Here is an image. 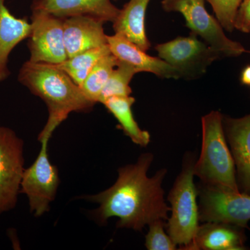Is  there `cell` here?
Masks as SVG:
<instances>
[{
	"label": "cell",
	"mask_w": 250,
	"mask_h": 250,
	"mask_svg": "<svg viewBox=\"0 0 250 250\" xmlns=\"http://www.w3.org/2000/svg\"><path fill=\"white\" fill-rule=\"evenodd\" d=\"M118 62L119 61L113 54L105 56L95 64L81 85L85 96L95 104L98 103L102 90Z\"/></svg>",
	"instance_id": "obj_20"
},
{
	"label": "cell",
	"mask_w": 250,
	"mask_h": 250,
	"mask_svg": "<svg viewBox=\"0 0 250 250\" xmlns=\"http://www.w3.org/2000/svg\"><path fill=\"white\" fill-rule=\"evenodd\" d=\"M161 6L166 12L182 14L191 32L200 36L221 58L238 57L248 52L240 42L225 35L218 20L206 9L205 0H162Z\"/></svg>",
	"instance_id": "obj_5"
},
{
	"label": "cell",
	"mask_w": 250,
	"mask_h": 250,
	"mask_svg": "<svg viewBox=\"0 0 250 250\" xmlns=\"http://www.w3.org/2000/svg\"><path fill=\"white\" fill-rule=\"evenodd\" d=\"M107 42L111 53L120 62L131 65L137 73L150 72L160 78L179 80L178 72L165 61L149 55L123 36L107 35Z\"/></svg>",
	"instance_id": "obj_14"
},
{
	"label": "cell",
	"mask_w": 250,
	"mask_h": 250,
	"mask_svg": "<svg viewBox=\"0 0 250 250\" xmlns=\"http://www.w3.org/2000/svg\"><path fill=\"white\" fill-rule=\"evenodd\" d=\"M29 61L57 65L67 59L64 42V19L45 11L31 10Z\"/></svg>",
	"instance_id": "obj_10"
},
{
	"label": "cell",
	"mask_w": 250,
	"mask_h": 250,
	"mask_svg": "<svg viewBox=\"0 0 250 250\" xmlns=\"http://www.w3.org/2000/svg\"><path fill=\"white\" fill-rule=\"evenodd\" d=\"M134 97H113L103 104L114 116L123 133L137 146L145 147L150 143L151 136L147 131L141 129L135 120L132 106Z\"/></svg>",
	"instance_id": "obj_18"
},
{
	"label": "cell",
	"mask_w": 250,
	"mask_h": 250,
	"mask_svg": "<svg viewBox=\"0 0 250 250\" xmlns=\"http://www.w3.org/2000/svg\"><path fill=\"white\" fill-rule=\"evenodd\" d=\"M24 170V141L0 123V215L16 208Z\"/></svg>",
	"instance_id": "obj_9"
},
{
	"label": "cell",
	"mask_w": 250,
	"mask_h": 250,
	"mask_svg": "<svg viewBox=\"0 0 250 250\" xmlns=\"http://www.w3.org/2000/svg\"><path fill=\"white\" fill-rule=\"evenodd\" d=\"M240 80L242 84L250 86V65H248L242 70Z\"/></svg>",
	"instance_id": "obj_25"
},
{
	"label": "cell",
	"mask_w": 250,
	"mask_h": 250,
	"mask_svg": "<svg viewBox=\"0 0 250 250\" xmlns=\"http://www.w3.org/2000/svg\"><path fill=\"white\" fill-rule=\"evenodd\" d=\"M201 154L193 167L202 183L240 191L236 167L223 127V115L213 111L202 118ZM241 192V191H240Z\"/></svg>",
	"instance_id": "obj_3"
},
{
	"label": "cell",
	"mask_w": 250,
	"mask_h": 250,
	"mask_svg": "<svg viewBox=\"0 0 250 250\" xmlns=\"http://www.w3.org/2000/svg\"><path fill=\"white\" fill-rule=\"evenodd\" d=\"M154 159L151 153L141 154L136 163L118 170L116 182L111 187L82 198L98 205L92 212L99 225H106L108 219L116 217L118 228L141 231L154 220H166L170 207L164 200L162 182L167 170L161 169L148 177V169Z\"/></svg>",
	"instance_id": "obj_1"
},
{
	"label": "cell",
	"mask_w": 250,
	"mask_h": 250,
	"mask_svg": "<svg viewBox=\"0 0 250 250\" xmlns=\"http://www.w3.org/2000/svg\"><path fill=\"white\" fill-rule=\"evenodd\" d=\"M104 22L91 16H72L64 19V42L67 58L89 49L107 45Z\"/></svg>",
	"instance_id": "obj_12"
},
{
	"label": "cell",
	"mask_w": 250,
	"mask_h": 250,
	"mask_svg": "<svg viewBox=\"0 0 250 250\" xmlns=\"http://www.w3.org/2000/svg\"><path fill=\"white\" fill-rule=\"evenodd\" d=\"M109 54H111V52L107 44L85 51L71 58H67L63 62L55 65L81 86L95 64Z\"/></svg>",
	"instance_id": "obj_19"
},
{
	"label": "cell",
	"mask_w": 250,
	"mask_h": 250,
	"mask_svg": "<svg viewBox=\"0 0 250 250\" xmlns=\"http://www.w3.org/2000/svg\"><path fill=\"white\" fill-rule=\"evenodd\" d=\"M193 156L184 159L183 169L179 174L167 197L171 216L166 229L172 241L185 250L191 243L200 226V212L197 202V188L194 183Z\"/></svg>",
	"instance_id": "obj_4"
},
{
	"label": "cell",
	"mask_w": 250,
	"mask_h": 250,
	"mask_svg": "<svg viewBox=\"0 0 250 250\" xmlns=\"http://www.w3.org/2000/svg\"><path fill=\"white\" fill-rule=\"evenodd\" d=\"M18 81L40 98L48 109L47 123L38 138L52 137L70 113H88L95 105L81 87L55 65L28 60L20 69Z\"/></svg>",
	"instance_id": "obj_2"
},
{
	"label": "cell",
	"mask_w": 250,
	"mask_h": 250,
	"mask_svg": "<svg viewBox=\"0 0 250 250\" xmlns=\"http://www.w3.org/2000/svg\"><path fill=\"white\" fill-rule=\"evenodd\" d=\"M214 11L215 17L224 30H234V21L237 11L243 0H206Z\"/></svg>",
	"instance_id": "obj_23"
},
{
	"label": "cell",
	"mask_w": 250,
	"mask_h": 250,
	"mask_svg": "<svg viewBox=\"0 0 250 250\" xmlns=\"http://www.w3.org/2000/svg\"><path fill=\"white\" fill-rule=\"evenodd\" d=\"M136 74L137 72L131 65L119 61L102 90L98 103L103 104L113 97L130 96L132 90L129 83Z\"/></svg>",
	"instance_id": "obj_21"
},
{
	"label": "cell",
	"mask_w": 250,
	"mask_h": 250,
	"mask_svg": "<svg viewBox=\"0 0 250 250\" xmlns=\"http://www.w3.org/2000/svg\"><path fill=\"white\" fill-rule=\"evenodd\" d=\"M200 221L222 222L246 228L250 220V195L199 184Z\"/></svg>",
	"instance_id": "obj_8"
},
{
	"label": "cell",
	"mask_w": 250,
	"mask_h": 250,
	"mask_svg": "<svg viewBox=\"0 0 250 250\" xmlns=\"http://www.w3.org/2000/svg\"><path fill=\"white\" fill-rule=\"evenodd\" d=\"M246 228L222 222H208L197 228L185 250H245Z\"/></svg>",
	"instance_id": "obj_15"
},
{
	"label": "cell",
	"mask_w": 250,
	"mask_h": 250,
	"mask_svg": "<svg viewBox=\"0 0 250 250\" xmlns=\"http://www.w3.org/2000/svg\"><path fill=\"white\" fill-rule=\"evenodd\" d=\"M234 29L250 33V0L242 1L235 18Z\"/></svg>",
	"instance_id": "obj_24"
},
{
	"label": "cell",
	"mask_w": 250,
	"mask_h": 250,
	"mask_svg": "<svg viewBox=\"0 0 250 250\" xmlns=\"http://www.w3.org/2000/svg\"><path fill=\"white\" fill-rule=\"evenodd\" d=\"M31 32L27 18L16 17L6 7V0H0V83L11 75L8 63L13 49L29 39Z\"/></svg>",
	"instance_id": "obj_16"
},
{
	"label": "cell",
	"mask_w": 250,
	"mask_h": 250,
	"mask_svg": "<svg viewBox=\"0 0 250 250\" xmlns=\"http://www.w3.org/2000/svg\"><path fill=\"white\" fill-rule=\"evenodd\" d=\"M50 137L38 139L40 152L34 162L24 170L21 182V194L27 196L29 209L34 216H42L50 210L57 196L60 178L57 166L49 159L47 147Z\"/></svg>",
	"instance_id": "obj_6"
},
{
	"label": "cell",
	"mask_w": 250,
	"mask_h": 250,
	"mask_svg": "<svg viewBox=\"0 0 250 250\" xmlns=\"http://www.w3.org/2000/svg\"><path fill=\"white\" fill-rule=\"evenodd\" d=\"M150 0H129L120 10L113 27L115 34L125 37L142 50L151 47L146 29V15Z\"/></svg>",
	"instance_id": "obj_17"
},
{
	"label": "cell",
	"mask_w": 250,
	"mask_h": 250,
	"mask_svg": "<svg viewBox=\"0 0 250 250\" xmlns=\"http://www.w3.org/2000/svg\"><path fill=\"white\" fill-rule=\"evenodd\" d=\"M223 127L234 161L238 188L250 195V113L239 118L223 116Z\"/></svg>",
	"instance_id": "obj_11"
},
{
	"label": "cell",
	"mask_w": 250,
	"mask_h": 250,
	"mask_svg": "<svg viewBox=\"0 0 250 250\" xmlns=\"http://www.w3.org/2000/svg\"><path fill=\"white\" fill-rule=\"evenodd\" d=\"M159 58L165 61L178 72L179 79L197 80L203 76L208 67L215 61L221 59L203 41H200L193 33L187 37L156 45Z\"/></svg>",
	"instance_id": "obj_7"
},
{
	"label": "cell",
	"mask_w": 250,
	"mask_h": 250,
	"mask_svg": "<svg viewBox=\"0 0 250 250\" xmlns=\"http://www.w3.org/2000/svg\"><path fill=\"white\" fill-rule=\"evenodd\" d=\"M31 10L45 11L62 19L88 16L113 23L121 9L111 0H34Z\"/></svg>",
	"instance_id": "obj_13"
},
{
	"label": "cell",
	"mask_w": 250,
	"mask_h": 250,
	"mask_svg": "<svg viewBox=\"0 0 250 250\" xmlns=\"http://www.w3.org/2000/svg\"><path fill=\"white\" fill-rule=\"evenodd\" d=\"M166 220L159 219L148 225L149 231L146 236L145 246L148 250H179L169 235L164 231Z\"/></svg>",
	"instance_id": "obj_22"
}]
</instances>
